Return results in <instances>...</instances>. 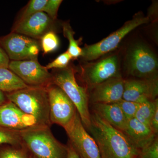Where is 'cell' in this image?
Returning a JSON list of instances; mask_svg holds the SVG:
<instances>
[{
    "label": "cell",
    "instance_id": "1",
    "mask_svg": "<svg viewBox=\"0 0 158 158\" xmlns=\"http://www.w3.org/2000/svg\"><path fill=\"white\" fill-rule=\"evenodd\" d=\"M88 129L98 145L101 156L106 158H137L139 153L124 133L93 112Z\"/></svg>",
    "mask_w": 158,
    "mask_h": 158
},
{
    "label": "cell",
    "instance_id": "2",
    "mask_svg": "<svg viewBox=\"0 0 158 158\" xmlns=\"http://www.w3.org/2000/svg\"><path fill=\"white\" fill-rule=\"evenodd\" d=\"M50 127L35 125L19 131L23 144L35 158H67V145L56 139Z\"/></svg>",
    "mask_w": 158,
    "mask_h": 158
},
{
    "label": "cell",
    "instance_id": "3",
    "mask_svg": "<svg viewBox=\"0 0 158 158\" xmlns=\"http://www.w3.org/2000/svg\"><path fill=\"white\" fill-rule=\"evenodd\" d=\"M12 102L24 113L33 117L37 125L50 127L49 105L47 88L32 87L6 94Z\"/></svg>",
    "mask_w": 158,
    "mask_h": 158
},
{
    "label": "cell",
    "instance_id": "4",
    "mask_svg": "<svg viewBox=\"0 0 158 158\" xmlns=\"http://www.w3.org/2000/svg\"><path fill=\"white\" fill-rule=\"evenodd\" d=\"M52 74V84L62 89L76 108L85 128L90 127V113L89 108V96L86 88L77 82L75 72L71 67L58 69Z\"/></svg>",
    "mask_w": 158,
    "mask_h": 158
},
{
    "label": "cell",
    "instance_id": "5",
    "mask_svg": "<svg viewBox=\"0 0 158 158\" xmlns=\"http://www.w3.org/2000/svg\"><path fill=\"white\" fill-rule=\"evenodd\" d=\"M148 17L138 15L127 21L118 30L99 42L86 45L82 48L81 57L86 61H93L110 52L118 47L120 43L131 31L139 26L149 22Z\"/></svg>",
    "mask_w": 158,
    "mask_h": 158
},
{
    "label": "cell",
    "instance_id": "6",
    "mask_svg": "<svg viewBox=\"0 0 158 158\" xmlns=\"http://www.w3.org/2000/svg\"><path fill=\"white\" fill-rule=\"evenodd\" d=\"M126 64L128 73L133 77L141 79L157 78V59L144 44H137L130 48Z\"/></svg>",
    "mask_w": 158,
    "mask_h": 158
},
{
    "label": "cell",
    "instance_id": "7",
    "mask_svg": "<svg viewBox=\"0 0 158 158\" xmlns=\"http://www.w3.org/2000/svg\"><path fill=\"white\" fill-rule=\"evenodd\" d=\"M46 88L51 124H58L64 128L78 113L76 108L63 90L56 85L51 84Z\"/></svg>",
    "mask_w": 158,
    "mask_h": 158
},
{
    "label": "cell",
    "instance_id": "8",
    "mask_svg": "<svg viewBox=\"0 0 158 158\" xmlns=\"http://www.w3.org/2000/svg\"><path fill=\"white\" fill-rule=\"evenodd\" d=\"M69 143L81 158H102L96 141L86 131L78 113L64 128Z\"/></svg>",
    "mask_w": 158,
    "mask_h": 158
},
{
    "label": "cell",
    "instance_id": "9",
    "mask_svg": "<svg viewBox=\"0 0 158 158\" xmlns=\"http://www.w3.org/2000/svg\"><path fill=\"white\" fill-rule=\"evenodd\" d=\"M8 68L29 87L47 88L52 84V74L37 59L10 61Z\"/></svg>",
    "mask_w": 158,
    "mask_h": 158
},
{
    "label": "cell",
    "instance_id": "10",
    "mask_svg": "<svg viewBox=\"0 0 158 158\" xmlns=\"http://www.w3.org/2000/svg\"><path fill=\"white\" fill-rule=\"evenodd\" d=\"M81 77L88 88H92L109 79L121 77L119 61L116 55L82 67Z\"/></svg>",
    "mask_w": 158,
    "mask_h": 158
},
{
    "label": "cell",
    "instance_id": "11",
    "mask_svg": "<svg viewBox=\"0 0 158 158\" xmlns=\"http://www.w3.org/2000/svg\"><path fill=\"white\" fill-rule=\"evenodd\" d=\"M158 95L157 77L125 81L123 96L124 100L143 103L155 100Z\"/></svg>",
    "mask_w": 158,
    "mask_h": 158
},
{
    "label": "cell",
    "instance_id": "12",
    "mask_svg": "<svg viewBox=\"0 0 158 158\" xmlns=\"http://www.w3.org/2000/svg\"><path fill=\"white\" fill-rule=\"evenodd\" d=\"M125 81L121 77L112 78L92 89L90 95L92 104L116 103L123 100Z\"/></svg>",
    "mask_w": 158,
    "mask_h": 158
},
{
    "label": "cell",
    "instance_id": "13",
    "mask_svg": "<svg viewBox=\"0 0 158 158\" xmlns=\"http://www.w3.org/2000/svg\"><path fill=\"white\" fill-rule=\"evenodd\" d=\"M53 21L45 12L40 11L19 21L12 32L34 39H41L46 33L51 31Z\"/></svg>",
    "mask_w": 158,
    "mask_h": 158
},
{
    "label": "cell",
    "instance_id": "14",
    "mask_svg": "<svg viewBox=\"0 0 158 158\" xmlns=\"http://www.w3.org/2000/svg\"><path fill=\"white\" fill-rule=\"evenodd\" d=\"M37 43L36 39L15 32L0 38V45L11 61L30 60L29 48Z\"/></svg>",
    "mask_w": 158,
    "mask_h": 158
},
{
    "label": "cell",
    "instance_id": "15",
    "mask_svg": "<svg viewBox=\"0 0 158 158\" xmlns=\"http://www.w3.org/2000/svg\"><path fill=\"white\" fill-rule=\"evenodd\" d=\"M37 125L34 118L8 101L0 106V127L20 131Z\"/></svg>",
    "mask_w": 158,
    "mask_h": 158
},
{
    "label": "cell",
    "instance_id": "16",
    "mask_svg": "<svg viewBox=\"0 0 158 158\" xmlns=\"http://www.w3.org/2000/svg\"><path fill=\"white\" fill-rule=\"evenodd\" d=\"M123 132L139 151L158 137L149 126L135 117L127 120L126 128Z\"/></svg>",
    "mask_w": 158,
    "mask_h": 158
},
{
    "label": "cell",
    "instance_id": "17",
    "mask_svg": "<svg viewBox=\"0 0 158 158\" xmlns=\"http://www.w3.org/2000/svg\"><path fill=\"white\" fill-rule=\"evenodd\" d=\"M92 104L93 112L113 127L121 131H124L128 120L117 103Z\"/></svg>",
    "mask_w": 158,
    "mask_h": 158
},
{
    "label": "cell",
    "instance_id": "18",
    "mask_svg": "<svg viewBox=\"0 0 158 158\" xmlns=\"http://www.w3.org/2000/svg\"><path fill=\"white\" fill-rule=\"evenodd\" d=\"M28 87L9 68L0 67V90L9 93Z\"/></svg>",
    "mask_w": 158,
    "mask_h": 158
},
{
    "label": "cell",
    "instance_id": "19",
    "mask_svg": "<svg viewBox=\"0 0 158 158\" xmlns=\"http://www.w3.org/2000/svg\"><path fill=\"white\" fill-rule=\"evenodd\" d=\"M158 107V98L152 101L141 103L136 112L135 118L142 123L150 127L153 115Z\"/></svg>",
    "mask_w": 158,
    "mask_h": 158
},
{
    "label": "cell",
    "instance_id": "20",
    "mask_svg": "<svg viewBox=\"0 0 158 158\" xmlns=\"http://www.w3.org/2000/svg\"><path fill=\"white\" fill-rule=\"evenodd\" d=\"M62 30L64 37L68 40L69 45L67 52L72 59H77L82 55V48L79 46V41L74 38L75 32L68 23L62 24Z\"/></svg>",
    "mask_w": 158,
    "mask_h": 158
},
{
    "label": "cell",
    "instance_id": "21",
    "mask_svg": "<svg viewBox=\"0 0 158 158\" xmlns=\"http://www.w3.org/2000/svg\"><path fill=\"white\" fill-rule=\"evenodd\" d=\"M6 144L15 146L22 145L19 131L0 127V145Z\"/></svg>",
    "mask_w": 158,
    "mask_h": 158
},
{
    "label": "cell",
    "instance_id": "22",
    "mask_svg": "<svg viewBox=\"0 0 158 158\" xmlns=\"http://www.w3.org/2000/svg\"><path fill=\"white\" fill-rule=\"evenodd\" d=\"M59 38L53 31H49L41 37V48L44 54L56 51L59 47Z\"/></svg>",
    "mask_w": 158,
    "mask_h": 158
},
{
    "label": "cell",
    "instance_id": "23",
    "mask_svg": "<svg viewBox=\"0 0 158 158\" xmlns=\"http://www.w3.org/2000/svg\"><path fill=\"white\" fill-rule=\"evenodd\" d=\"M30 154L23 144L12 146L0 151V158H29Z\"/></svg>",
    "mask_w": 158,
    "mask_h": 158
},
{
    "label": "cell",
    "instance_id": "24",
    "mask_svg": "<svg viewBox=\"0 0 158 158\" xmlns=\"http://www.w3.org/2000/svg\"><path fill=\"white\" fill-rule=\"evenodd\" d=\"M47 1L48 0H31L23 11L19 21L26 19L37 12L43 11Z\"/></svg>",
    "mask_w": 158,
    "mask_h": 158
},
{
    "label": "cell",
    "instance_id": "25",
    "mask_svg": "<svg viewBox=\"0 0 158 158\" xmlns=\"http://www.w3.org/2000/svg\"><path fill=\"white\" fill-rule=\"evenodd\" d=\"M72 59L71 56L67 51L61 54L55 60L45 66L48 70L49 69H63L68 67L69 63Z\"/></svg>",
    "mask_w": 158,
    "mask_h": 158
},
{
    "label": "cell",
    "instance_id": "26",
    "mask_svg": "<svg viewBox=\"0 0 158 158\" xmlns=\"http://www.w3.org/2000/svg\"><path fill=\"white\" fill-rule=\"evenodd\" d=\"M127 120L134 118L140 103L122 100L117 103Z\"/></svg>",
    "mask_w": 158,
    "mask_h": 158
},
{
    "label": "cell",
    "instance_id": "27",
    "mask_svg": "<svg viewBox=\"0 0 158 158\" xmlns=\"http://www.w3.org/2000/svg\"><path fill=\"white\" fill-rule=\"evenodd\" d=\"M137 158H158V137L150 144L139 151Z\"/></svg>",
    "mask_w": 158,
    "mask_h": 158
},
{
    "label": "cell",
    "instance_id": "28",
    "mask_svg": "<svg viewBox=\"0 0 158 158\" xmlns=\"http://www.w3.org/2000/svg\"><path fill=\"white\" fill-rule=\"evenodd\" d=\"M62 2L61 0H48L43 12L55 20L56 19L58 10Z\"/></svg>",
    "mask_w": 158,
    "mask_h": 158
},
{
    "label": "cell",
    "instance_id": "29",
    "mask_svg": "<svg viewBox=\"0 0 158 158\" xmlns=\"http://www.w3.org/2000/svg\"><path fill=\"white\" fill-rule=\"evenodd\" d=\"M10 59L6 52L0 45V67L8 68Z\"/></svg>",
    "mask_w": 158,
    "mask_h": 158
},
{
    "label": "cell",
    "instance_id": "30",
    "mask_svg": "<svg viewBox=\"0 0 158 158\" xmlns=\"http://www.w3.org/2000/svg\"><path fill=\"white\" fill-rule=\"evenodd\" d=\"M68 147V155L67 158H81L78 154L77 152L75 150L70 143L67 145Z\"/></svg>",
    "mask_w": 158,
    "mask_h": 158
},
{
    "label": "cell",
    "instance_id": "31",
    "mask_svg": "<svg viewBox=\"0 0 158 158\" xmlns=\"http://www.w3.org/2000/svg\"><path fill=\"white\" fill-rule=\"evenodd\" d=\"M8 101L5 92L0 90V106L4 105Z\"/></svg>",
    "mask_w": 158,
    "mask_h": 158
},
{
    "label": "cell",
    "instance_id": "32",
    "mask_svg": "<svg viewBox=\"0 0 158 158\" xmlns=\"http://www.w3.org/2000/svg\"><path fill=\"white\" fill-rule=\"evenodd\" d=\"M34 158V156H32V155H31V154H30V158Z\"/></svg>",
    "mask_w": 158,
    "mask_h": 158
},
{
    "label": "cell",
    "instance_id": "33",
    "mask_svg": "<svg viewBox=\"0 0 158 158\" xmlns=\"http://www.w3.org/2000/svg\"><path fill=\"white\" fill-rule=\"evenodd\" d=\"M101 157H102V158H106L104 157H102V156H101Z\"/></svg>",
    "mask_w": 158,
    "mask_h": 158
}]
</instances>
